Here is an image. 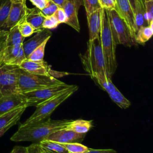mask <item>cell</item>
<instances>
[{
	"mask_svg": "<svg viewBox=\"0 0 153 153\" xmlns=\"http://www.w3.org/2000/svg\"><path fill=\"white\" fill-rule=\"evenodd\" d=\"M11 1H20L22 2H26V0H11Z\"/></svg>",
	"mask_w": 153,
	"mask_h": 153,
	"instance_id": "7bdbcfd3",
	"label": "cell"
},
{
	"mask_svg": "<svg viewBox=\"0 0 153 153\" xmlns=\"http://www.w3.org/2000/svg\"><path fill=\"white\" fill-rule=\"evenodd\" d=\"M51 1H52L55 4H56L59 7H62L63 4L66 0H51Z\"/></svg>",
	"mask_w": 153,
	"mask_h": 153,
	"instance_id": "ab89813d",
	"label": "cell"
},
{
	"mask_svg": "<svg viewBox=\"0 0 153 153\" xmlns=\"http://www.w3.org/2000/svg\"><path fill=\"white\" fill-rule=\"evenodd\" d=\"M17 26L20 33L25 38L28 37L35 32V29L25 19L17 25Z\"/></svg>",
	"mask_w": 153,
	"mask_h": 153,
	"instance_id": "f1b7e54d",
	"label": "cell"
},
{
	"mask_svg": "<svg viewBox=\"0 0 153 153\" xmlns=\"http://www.w3.org/2000/svg\"><path fill=\"white\" fill-rule=\"evenodd\" d=\"M81 5V0H66L62 7L67 18L65 24L70 26L77 32L80 30L78 13Z\"/></svg>",
	"mask_w": 153,
	"mask_h": 153,
	"instance_id": "5bb4252c",
	"label": "cell"
},
{
	"mask_svg": "<svg viewBox=\"0 0 153 153\" xmlns=\"http://www.w3.org/2000/svg\"><path fill=\"white\" fill-rule=\"evenodd\" d=\"M11 3V0H0V30H1L5 28Z\"/></svg>",
	"mask_w": 153,
	"mask_h": 153,
	"instance_id": "484cf974",
	"label": "cell"
},
{
	"mask_svg": "<svg viewBox=\"0 0 153 153\" xmlns=\"http://www.w3.org/2000/svg\"><path fill=\"white\" fill-rule=\"evenodd\" d=\"M5 35V40L0 44V47L22 45L25 38L20 33L17 25L9 29Z\"/></svg>",
	"mask_w": 153,
	"mask_h": 153,
	"instance_id": "ffe728a7",
	"label": "cell"
},
{
	"mask_svg": "<svg viewBox=\"0 0 153 153\" xmlns=\"http://www.w3.org/2000/svg\"><path fill=\"white\" fill-rule=\"evenodd\" d=\"M19 68L26 72L33 74L53 76L52 70L50 68V66L44 60L33 61L26 59L19 66Z\"/></svg>",
	"mask_w": 153,
	"mask_h": 153,
	"instance_id": "9a60e30c",
	"label": "cell"
},
{
	"mask_svg": "<svg viewBox=\"0 0 153 153\" xmlns=\"http://www.w3.org/2000/svg\"><path fill=\"white\" fill-rule=\"evenodd\" d=\"M79 57L84 71L90 77L100 73L106 74L100 36L88 39L87 49L84 54H79Z\"/></svg>",
	"mask_w": 153,
	"mask_h": 153,
	"instance_id": "277c9868",
	"label": "cell"
},
{
	"mask_svg": "<svg viewBox=\"0 0 153 153\" xmlns=\"http://www.w3.org/2000/svg\"><path fill=\"white\" fill-rule=\"evenodd\" d=\"M82 1L87 16L92 12L102 8L98 0H82Z\"/></svg>",
	"mask_w": 153,
	"mask_h": 153,
	"instance_id": "f546056e",
	"label": "cell"
},
{
	"mask_svg": "<svg viewBox=\"0 0 153 153\" xmlns=\"http://www.w3.org/2000/svg\"><path fill=\"white\" fill-rule=\"evenodd\" d=\"M23 105H26V100L23 94L0 96V115Z\"/></svg>",
	"mask_w": 153,
	"mask_h": 153,
	"instance_id": "ac0fdd59",
	"label": "cell"
},
{
	"mask_svg": "<svg viewBox=\"0 0 153 153\" xmlns=\"http://www.w3.org/2000/svg\"><path fill=\"white\" fill-rule=\"evenodd\" d=\"M59 23L57 22L56 17L52 15L50 16L45 17L42 23V28L46 29H53L56 28Z\"/></svg>",
	"mask_w": 153,
	"mask_h": 153,
	"instance_id": "1f68e13d",
	"label": "cell"
},
{
	"mask_svg": "<svg viewBox=\"0 0 153 153\" xmlns=\"http://www.w3.org/2000/svg\"><path fill=\"white\" fill-rule=\"evenodd\" d=\"M27 10L28 8L26 5V2L12 1L5 28L10 29L24 20L27 14Z\"/></svg>",
	"mask_w": 153,
	"mask_h": 153,
	"instance_id": "7c38bea8",
	"label": "cell"
},
{
	"mask_svg": "<svg viewBox=\"0 0 153 153\" xmlns=\"http://www.w3.org/2000/svg\"><path fill=\"white\" fill-rule=\"evenodd\" d=\"M31 3L35 6L39 10H41L45 7L47 4L48 0H29Z\"/></svg>",
	"mask_w": 153,
	"mask_h": 153,
	"instance_id": "d590c367",
	"label": "cell"
},
{
	"mask_svg": "<svg viewBox=\"0 0 153 153\" xmlns=\"http://www.w3.org/2000/svg\"><path fill=\"white\" fill-rule=\"evenodd\" d=\"M27 153H41L38 143H33L27 146Z\"/></svg>",
	"mask_w": 153,
	"mask_h": 153,
	"instance_id": "74e56055",
	"label": "cell"
},
{
	"mask_svg": "<svg viewBox=\"0 0 153 153\" xmlns=\"http://www.w3.org/2000/svg\"><path fill=\"white\" fill-rule=\"evenodd\" d=\"M128 1L130 2V5H131V7L133 10L134 7H135V1H136V0H128Z\"/></svg>",
	"mask_w": 153,
	"mask_h": 153,
	"instance_id": "60d3db41",
	"label": "cell"
},
{
	"mask_svg": "<svg viewBox=\"0 0 153 153\" xmlns=\"http://www.w3.org/2000/svg\"><path fill=\"white\" fill-rule=\"evenodd\" d=\"M72 85L67 84L63 82L60 84L23 93L26 100V105L27 107H36L67 90Z\"/></svg>",
	"mask_w": 153,
	"mask_h": 153,
	"instance_id": "52a82bcc",
	"label": "cell"
},
{
	"mask_svg": "<svg viewBox=\"0 0 153 153\" xmlns=\"http://www.w3.org/2000/svg\"><path fill=\"white\" fill-rule=\"evenodd\" d=\"M101 7L106 10H114L116 5V0H98Z\"/></svg>",
	"mask_w": 153,
	"mask_h": 153,
	"instance_id": "e575fe53",
	"label": "cell"
},
{
	"mask_svg": "<svg viewBox=\"0 0 153 153\" xmlns=\"http://www.w3.org/2000/svg\"><path fill=\"white\" fill-rule=\"evenodd\" d=\"M78 88L76 85L72 86L67 90L58 94L50 99L36 106L35 112L20 126H28L47 121L54 110Z\"/></svg>",
	"mask_w": 153,
	"mask_h": 153,
	"instance_id": "3957f363",
	"label": "cell"
},
{
	"mask_svg": "<svg viewBox=\"0 0 153 153\" xmlns=\"http://www.w3.org/2000/svg\"><path fill=\"white\" fill-rule=\"evenodd\" d=\"M113 39L117 44L131 47L137 44L134 35L115 10H106Z\"/></svg>",
	"mask_w": 153,
	"mask_h": 153,
	"instance_id": "8992f818",
	"label": "cell"
},
{
	"mask_svg": "<svg viewBox=\"0 0 153 153\" xmlns=\"http://www.w3.org/2000/svg\"><path fill=\"white\" fill-rule=\"evenodd\" d=\"M4 35V30H0V37Z\"/></svg>",
	"mask_w": 153,
	"mask_h": 153,
	"instance_id": "b9f144b4",
	"label": "cell"
},
{
	"mask_svg": "<svg viewBox=\"0 0 153 153\" xmlns=\"http://www.w3.org/2000/svg\"><path fill=\"white\" fill-rule=\"evenodd\" d=\"M114 10L126 22L135 37V34L137 29L135 23L133 10L128 1L116 0V5Z\"/></svg>",
	"mask_w": 153,
	"mask_h": 153,
	"instance_id": "8fae6325",
	"label": "cell"
},
{
	"mask_svg": "<svg viewBox=\"0 0 153 153\" xmlns=\"http://www.w3.org/2000/svg\"><path fill=\"white\" fill-rule=\"evenodd\" d=\"M91 78L108 94L111 100L120 108L125 109L130 106V102L118 90L106 73L96 74L91 76Z\"/></svg>",
	"mask_w": 153,
	"mask_h": 153,
	"instance_id": "ba28073f",
	"label": "cell"
},
{
	"mask_svg": "<svg viewBox=\"0 0 153 153\" xmlns=\"http://www.w3.org/2000/svg\"><path fill=\"white\" fill-rule=\"evenodd\" d=\"M133 12L137 30L142 26H148L145 14V0H136Z\"/></svg>",
	"mask_w": 153,
	"mask_h": 153,
	"instance_id": "cb8c5ba5",
	"label": "cell"
},
{
	"mask_svg": "<svg viewBox=\"0 0 153 153\" xmlns=\"http://www.w3.org/2000/svg\"><path fill=\"white\" fill-rule=\"evenodd\" d=\"M92 120L78 119L76 120H71L65 128L79 134H86L92 128Z\"/></svg>",
	"mask_w": 153,
	"mask_h": 153,
	"instance_id": "603a6c76",
	"label": "cell"
},
{
	"mask_svg": "<svg viewBox=\"0 0 153 153\" xmlns=\"http://www.w3.org/2000/svg\"><path fill=\"white\" fill-rule=\"evenodd\" d=\"M49 39L45 40L39 46L36 48L27 57V59L33 61H40L44 60L45 48Z\"/></svg>",
	"mask_w": 153,
	"mask_h": 153,
	"instance_id": "4316f807",
	"label": "cell"
},
{
	"mask_svg": "<svg viewBox=\"0 0 153 153\" xmlns=\"http://www.w3.org/2000/svg\"><path fill=\"white\" fill-rule=\"evenodd\" d=\"M10 153H27V147L23 146H16Z\"/></svg>",
	"mask_w": 153,
	"mask_h": 153,
	"instance_id": "f35d334b",
	"label": "cell"
},
{
	"mask_svg": "<svg viewBox=\"0 0 153 153\" xmlns=\"http://www.w3.org/2000/svg\"><path fill=\"white\" fill-rule=\"evenodd\" d=\"M51 35L52 33L50 30L44 29L36 32V34L27 40L26 42H23L22 47L26 59L29 54L45 40L50 39Z\"/></svg>",
	"mask_w": 153,
	"mask_h": 153,
	"instance_id": "2e32d148",
	"label": "cell"
},
{
	"mask_svg": "<svg viewBox=\"0 0 153 153\" xmlns=\"http://www.w3.org/2000/svg\"><path fill=\"white\" fill-rule=\"evenodd\" d=\"M85 136V134H79L73 131L63 128L53 133L47 138V139L60 143L65 144L82 141Z\"/></svg>",
	"mask_w": 153,
	"mask_h": 153,
	"instance_id": "e0dca14e",
	"label": "cell"
},
{
	"mask_svg": "<svg viewBox=\"0 0 153 153\" xmlns=\"http://www.w3.org/2000/svg\"><path fill=\"white\" fill-rule=\"evenodd\" d=\"M27 108L23 105L0 115V136L19 122Z\"/></svg>",
	"mask_w": 153,
	"mask_h": 153,
	"instance_id": "4fadbf2b",
	"label": "cell"
},
{
	"mask_svg": "<svg viewBox=\"0 0 153 153\" xmlns=\"http://www.w3.org/2000/svg\"><path fill=\"white\" fill-rule=\"evenodd\" d=\"M99 36L105 60L106 72L107 76L111 79L117 68L115 54L117 44L111 33L107 11L103 8L102 11V24Z\"/></svg>",
	"mask_w": 153,
	"mask_h": 153,
	"instance_id": "7a4b0ae2",
	"label": "cell"
},
{
	"mask_svg": "<svg viewBox=\"0 0 153 153\" xmlns=\"http://www.w3.org/2000/svg\"><path fill=\"white\" fill-rule=\"evenodd\" d=\"M153 34V22L149 25L142 26L135 34V41L137 44L143 45L152 36Z\"/></svg>",
	"mask_w": 153,
	"mask_h": 153,
	"instance_id": "d4e9b609",
	"label": "cell"
},
{
	"mask_svg": "<svg viewBox=\"0 0 153 153\" xmlns=\"http://www.w3.org/2000/svg\"><path fill=\"white\" fill-rule=\"evenodd\" d=\"M26 59L22 45L0 47V64L19 66Z\"/></svg>",
	"mask_w": 153,
	"mask_h": 153,
	"instance_id": "30bf717a",
	"label": "cell"
},
{
	"mask_svg": "<svg viewBox=\"0 0 153 153\" xmlns=\"http://www.w3.org/2000/svg\"><path fill=\"white\" fill-rule=\"evenodd\" d=\"M59 7L51 0H48L47 5L44 8L40 10L42 14L45 17L54 14Z\"/></svg>",
	"mask_w": 153,
	"mask_h": 153,
	"instance_id": "4dcf8cb0",
	"label": "cell"
},
{
	"mask_svg": "<svg viewBox=\"0 0 153 153\" xmlns=\"http://www.w3.org/2000/svg\"><path fill=\"white\" fill-rule=\"evenodd\" d=\"M102 8L92 12L87 16L89 40H93L99 36L102 24Z\"/></svg>",
	"mask_w": 153,
	"mask_h": 153,
	"instance_id": "d6986e66",
	"label": "cell"
},
{
	"mask_svg": "<svg viewBox=\"0 0 153 153\" xmlns=\"http://www.w3.org/2000/svg\"><path fill=\"white\" fill-rule=\"evenodd\" d=\"M85 153H117V151L113 149H91Z\"/></svg>",
	"mask_w": 153,
	"mask_h": 153,
	"instance_id": "8d00e7d4",
	"label": "cell"
},
{
	"mask_svg": "<svg viewBox=\"0 0 153 153\" xmlns=\"http://www.w3.org/2000/svg\"><path fill=\"white\" fill-rule=\"evenodd\" d=\"M63 145L69 153H85L89 150V148L78 142H72Z\"/></svg>",
	"mask_w": 153,
	"mask_h": 153,
	"instance_id": "83f0119b",
	"label": "cell"
},
{
	"mask_svg": "<svg viewBox=\"0 0 153 153\" xmlns=\"http://www.w3.org/2000/svg\"><path fill=\"white\" fill-rule=\"evenodd\" d=\"M71 120H54L50 118L46 121L32 126H20L10 139L14 142L39 143L40 141L47 139L53 133L65 128Z\"/></svg>",
	"mask_w": 153,
	"mask_h": 153,
	"instance_id": "6da1fadb",
	"label": "cell"
},
{
	"mask_svg": "<svg viewBox=\"0 0 153 153\" xmlns=\"http://www.w3.org/2000/svg\"><path fill=\"white\" fill-rule=\"evenodd\" d=\"M18 69L19 66L0 64V96L19 93L17 87Z\"/></svg>",
	"mask_w": 153,
	"mask_h": 153,
	"instance_id": "9c48e42d",
	"label": "cell"
},
{
	"mask_svg": "<svg viewBox=\"0 0 153 153\" xmlns=\"http://www.w3.org/2000/svg\"><path fill=\"white\" fill-rule=\"evenodd\" d=\"M45 17L38 8H28L25 20L35 29V32L44 29L42 28V23Z\"/></svg>",
	"mask_w": 153,
	"mask_h": 153,
	"instance_id": "7402d4cb",
	"label": "cell"
},
{
	"mask_svg": "<svg viewBox=\"0 0 153 153\" xmlns=\"http://www.w3.org/2000/svg\"><path fill=\"white\" fill-rule=\"evenodd\" d=\"M62 81L53 76L36 75L19 68L17 78V91L20 94L60 84Z\"/></svg>",
	"mask_w": 153,
	"mask_h": 153,
	"instance_id": "5b68a950",
	"label": "cell"
},
{
	"mask_svg": "<svg viewBox=\"0 0 153 153\" xmlns=\"http://www.w3.org/2000/svg\"><path fill=\"white\" fill-rule=\"evenodd\" d=\"M53 16L56 17L59 24L66 23L67 21V18L65 13V11L62 7H59L58 9L54 13Z\"/></svg>",
	"mask_w": 153,
	"mask_h": 153,
	"instance_id": "836d02e7",
	"label": "cell"
},
{
	"mask_svg": "<svg viewBox=\"0 0 153 153\" xmlns=\"http://www.w3.org/2000/svg\"><path fill=\"white\" fill-rule=\"evenodd\" d=\"M38 144L41 153H69L63 144L51 140L45 139Z\"/></svg>",
	"mask_w": 153,
	"mask_h": 153,
	"instance_id": "44dd1931",
	"label": "cell"
},
{
	"mask_svg": "<svg viewBox=\"0 0 153 153\" xmlns=\"http://www.w3.org/2000/svg\"><path fill=\"white\" fill-rule=\"evenodd\" d=\"M145 14L148 25L153 22V0L145 1Z\"/></svg>",
	"mask_w": 153,
	"mask_h": 153,
	"instance_id": "d6a6232c",
	"label": "cell"
},
{
	"mask_svg": "<svg viewBox=\"0 0 153 153\" xmlns=\"http://www.w3.org/2000/svg\"><path fill=\"white\" fill-rule=\"evenodd\" d=\"M145 1H149V0H145Z\"/></svg>",
	"mask_w": 153,
	"mask_h": 153,
	"instance_id": "ee69618b",
	"label": "cell"
}]
</instances>
